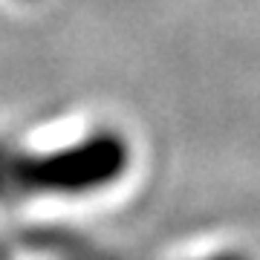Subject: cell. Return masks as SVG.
<instances>
[{
    "mask_svg": "<svg viewBox=\"0 0 260 260\" xmlns=\"http://www.w3.org/2000/svg\"><path fill=\"white\" fill-rule=\"evenodd\" d=\"M127 165V139L110 127H102L44 153L6 156V165L0 168V182H9L29 194L87 197L119 182Z\"/></svg>",
    "mask_w": 260,
    "mask_h": 260,
    "instance_id": "6da1fadb",
    "label": "cell"
},
{
    "mask_svg": "<svg viewBox=\"0 0 260 260\" xmlns=\"http://www.w3.org/2000/svg\"><path fill=\"white\" fill-rule=\"evenodd\" d=\"M188 260H254V257L246 249H240V246H217V249L200 251V254H194Z\"/></svg>",
    "mask_w": 260,
    "mask_h": 260,
    "instance_id": "7a4b0ae2",
    "label": "cell"
}]
</instances>
